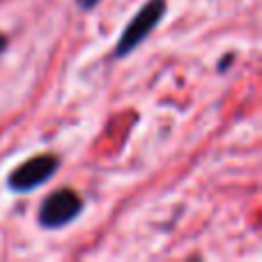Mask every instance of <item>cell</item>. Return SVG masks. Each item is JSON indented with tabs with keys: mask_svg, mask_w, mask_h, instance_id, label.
Segmentation results:
<instances>
[{
	"mask_svg": "<svg viewBox=\"0 0 262 262\" xmlns=\"http://www.w3.org/2000/svg\"><path fill=\"white\" fill-rule=\"evenodd\" d=\"M163 12H166V3H163V0H149V3L131 18L127 30L122 32L120 44H118V49H115V58H124L127 53H131V51L154 30V26L161 21Z\"/></svg>",
	"mask_w": 262,
	"mask_h": 262,
	"instance_id": "1",
	"label": "cell"
},
{
	"mask_svg": "<svg viewBox=\"0 0 262 262\" xmlns=\"http://www.w3.org/2000/svg\"><path fill=\"white\" fill-rule=\"evenodd\" d=\"M81 212V198L72 189H60L44 200L39 209V223L44 228H60L78 216Z\"/></svg>",
	"mask_w": 262,
	"mask_h": 262,
	"instance_id": "2",
	"label": "cell"
},
{
	"mask_svg": "<svg viewBox=\"0 0 262 262\" xmlns=\"http://www.w3.org/2000/svg\"><path fill=\"white\" fill-rule=\"evenodd\" d=\"M55 170H58V159L51 154H41V157H35L23 166H18L9 175L7 184L12 191H32L39 184L49 182L55 175Z\"/></svg>",
	"mask_w": 262,
	"mask_h": 262,
	"instance_id": "3",
	"label": "cell"
},
{
	"mask_svg": "<svg viewBox=\"0 0 262 262\" xmlns=\"http://www.w3.org/2000/svg\"><path fill=\"white\" fill-rule=\"evenodd\" d=\"M76 3H78V5H81V7H83V9H90V7H95V5H97V3H99V0H76Z\"/></svg>",
	"mask_w": 262,
	"mask_h": 262,
	"instance_id": "4",
	"label": "cell"
},
{
	"mask_svg": "<svg viewBox=\"0 0 262 262\" xmlns=\"http://www.w3.org/2000/svg\"><path fill=\"white\" fill-rule=\"evenodd\" d=\"M3 49H5V37L0 35V53H3Z\"/></svg>",
	"mask_w": 262,
	"mask_h": 262,
	"instance_id": "5",
	"label": "cell"
}]
</instances>
